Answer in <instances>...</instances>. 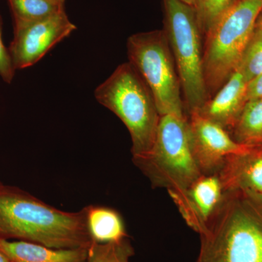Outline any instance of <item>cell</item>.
<instances>
[{"label":"cell","instance_id":"6da1fadb","mask_svg":"<svg viewBox=\"0 0 262 262\" xmlns=\"http://www.w3.org/2000/svg\"><path fill=\"white\" fill-rule=\"evenodd\" d=\"M0 238L15 239L56 249L89 248L93 239L87 206L57 209L19 188L0 184Z\"/></svg>","mask_w":262,"mask_h":262},{"label":"cell","instance_id":"7a4b0ae2","mask_svg":"<svg viewBox=\"0 0 262 262\" xmlns=\"http://www.w3.org/2000/svg\"><path fill=\"white\" fill-rule=\"evenodd\" d=\"M201 236L195 262H262V195L225 192Z\"/></svg>","mask_w":262,"mask_h":262},{"label":"cell","instance_id":"3957f363","mask_svg":"<svg viewBox=\"0 0 262 262\" xmlns=\"http://www.w3.org/2000/svg\"><path fill=\"white\" fill-rule=\"evenodd\" d=\"M95 97L127 127L133 158L151 149L161 116L149 88L130 62L118 66L96 89Z\"/></svg>","mask_w":262,"mask_h":262},{"label":"cell","instance_id":"277c9868","mask_svg":"<svg viewBox=\"0 0 262 262\" xmlns=\"http://www.w3.org/2000/svg\"><path fill=\"white\" fill-rule=\"evenodd\" d=\"M134 165L149 179L151 187L168 192L182 190L202 175L193 155L187 116L160 117L154 144Z\"/></svg>","mask_w":262,"mask_h":262},{"label":"cell","instance_id":"5b68a950","mask_svg":"<svg viewBox=\"0 0 262 262\" xmlns=\"http://www.w3.org/2000/svg\"><path fill=\"white\" fill-rule=\"evenodd\" d=\"M262 10V0H237L205 35L203 72L211 98L237 69Z\"/></svg>","mask_w":262,"mask_h":262},{"label":"cell","instance_id":"8992f818","mask_svg":"<svg viewBox=\"0 0 262 262\" xmlns=\"http://www.w3.org/2000/svg\"><path fill=\"white\" fill-rule=\"evenodd\" d=\"M166 34L188 113L209 99L203 72L202 32L192 5L180 0H163Z\"/></svg>","mask_w":262,"mask_h":262},{"label":"cell","instance_id":"52a82bcc","mask_svg":"<svg viewBox=\"0 0 262 262\" xmlns=\"http://www.w3.org/2000/svg\"><path fill=\"white\" fill-rule=\"evenodd\" d=\"M127 51L129 62L149 88L160 116H187L178 72L163 29L133 34L127 39Z\"/></svg>","mask_w":262,"mask_h":262},{"label":"cell","instance_id":"ba28073f","mask_svg":"<svg viewBox=\"0 0 262 262\" xmlns=\"http://www.w3.org/2000/svg\"><path fill=\"white\" fill-rule=\"evenodd\" d=\"M75 29L65 11L39 21L14 24V37L8 51L15 70L37 63Z\"/></svg>","mask_w":262,"mask_h":262},{"label":"cell","instance_id":"9c48e42d","mask_svg":"<svg viewBox=\"0 0 262 262\" xmlns=\"http://www.w3.org/2000/svg\"><path fill=\"white\" fill-rule=\"evenodd\" d=\"M187 117L193 155L201 173H218L229 155L245 152L253 146L243 145L232 139L229 131L194 111Z\"/></svg>","mask_w":262,"mask_h":262},{"label":"cell","instance_id":"30bf717a","mask_svg":"<svg viewBox=\"0 0 262 262\" xmlns=\"http://www.w3.org/2000/svg\"><path fill=\"white\" fill-rule=\"evenodd\" d=\"M168 193L187 225L199 234L204 232L225 196L216 173L202 174L185 189Z\"/></svg>","mask_w":262,"mask_h":262},{"label":"cell","instance_id":"8fae6325","mask_svg":"<svg viewBox=\"0 0 262 262\" xmlns=\"http://www.w3.org/2000/svg\"><path fill=\"white\" fill-rule=\"evenodd\" d=\"M247 84L242 74L234 71L220 90L195 112L230 132L248 101Z\"/></svg>","mask_w":262,"mask_h":262},{"label":"cell","instance_id":"7c38bea8","mask_svg":"<svg viewBox=\"0 0 262 262\" xmlns=\"http://www.w3.org/2000/svg\"><path fill=\"white\" fill-rule=\"evenodd\" d=\"M216 174L225 192L245 190L262 195V145L229 155Z\"/></svg>","mask_w":262,"mask_h":262},{"label":"cell","instance_id":"4fadbf2b","mask_svg":"<svg viewBox=\"0 0 262 262\" xmlns=\"http://www.w3.org/2000/svg\"><path fill=\"white\" fill-rule=\"evenodd\" d=\"M89 248L56 249L27 241L0 238V251L13 262H88Z\"/></svg>","mask_w":262,"mask_h":262},{"label":"cell","instance_id":"5bb4252c","mask_svg":"<svg viewBox=\"0 0 262 262\" xmlns=\"http://www.w3.org/2000/svg\"><path fill=\"white\" fill-rule=\"evenodd\" d=\"M87 223L94 242L106 244L127 237L121 215L112 208L87 206Z\"/></svg>","mask_w":262,"mask_h":262},{"label":"cell","instance_id":"9a60e30c","mask_svg":"<svg viewBox=\"0 0 262 262\" xmlns=\"http://www.w3.org/2000/svg\"><path fill=\"white\" fill-rule=\"evenodd\" d=\"M229 134L236 142L243 145H262V98L246 102Z\"/></svg>","mask_w":262,"mask_h":262},{"label":"cell","instance_id":"2e32d148","mask_svg":"<svg viewBox=\"0 0 262 262\" xmlns=\"http://www.w3.org/2000/svg\"><path fill=\"white\" fill-rule=\"evenodd\" d=\"M14 24L39 21L65 11L66 0H8Z\"/></svg>","mask_w":262,"mask_h":262},{"label":"cell","instance_id":"e0dca14e","mask_svg":"<svg viewBox=\"0 0 262 262\" xmlns=\"http://www.w3.org/2000/svg\"><path fill=\"white\" fill-rule=\"evenodd\" d=\"M134 249L127 237L117 242L100 244L93 241L88 262H130Z\"/></svg>","mask_w":262,"mask_h":262},{"label":"cell","instance_id":"ac0fdd59","mask_svg":"<svg viewBox=\"0 0 262 262\" xmlns=\"http://www.w3.org/2000/svg\"><path fill=\"white\" fill-rule=\"evenodd\" d=\"M236 70L247 82L262 74V29L255 27Z\"/></svg>","mask_w":262,"mask_h":262},{"label":"cell","instance_id":"d6986e66","mask_svg":"<svg viewBox=\"0 0 262 262\" xmlns=\"http://www.w3.org/2000/svg\"><path fill=\"white\" fill-rule=\"evenodd\" d=\"M237 0H194V8L203 35L214 26Z\"/></svg>","mask_w":262,"mask_h":262},{"label":"cell","instance_id":"ffe728a7","mask_svg":"<svg viewBox=\"0 0 262 262\" xmlns=\"http://www.w3.org/2000/svg\"><path fill=\"white\" fill-rule=\"evenodd\" d=\"M15 69L10 58L9 51L5 48L2 37L1 21H0V77L7 83H10L15 75Z\"/></svg>","mask_w":262,"mask_h":262},{"label":"cell","instance_id":"44dd1931","mask_svg":"<svg viewBox=\"0 0 262 262\" xmlns=\"http://www.w3.org/2000/svg\"><path fill=\"white\" fill-rule=\"evenodd\" d=\"M246 97L248 101L262 98V74L248 82Z\"/></svg>","mask_w":262,"mask_h":262},{"label":"cell","instance_id":"7402d4cb","mask_svg":"<svg viewBox=\"0 0 262 262\" xmlns=\"http://www.w3.org/2000/svg\"><path fill=\"white\" fill-rule=\"evenodd\" d=\"M256 27L262 29V10L261 13L258 15L257 20H256Z\"/></svg>","mask_w":262,"mask_h":262},{"label":"cell","instance_id":"603a6c76","mask_svg":"<svg viewBox=\"0 0 262 262\" xmlns=\"http://www.w3.org/2000/svg\"><path fill=\"white\" fill-rule=\"evenodd\" d=\"M0 262H13L10 261L9 258L7 257L6 256H5L3 253L0 251Z\"/></svg>","mask_w":262,"mask_h":262},{"label":"cell","instance_id":"cb8c5ba5","mask_svg":"<svg viewBox=\"0 0 262 262\" xmlns=\"http://www.w3.org/2000/svg\"><path fill=\"white\" fill-rule=\"evenodd\" d=\"M180 1H182V3H186V4L194 6V0H180Z\"/></svg>","mask_w":262,"mask_h":262},{"label":"cell","instance_id":"d4e9b609","mask_svg":"<svg viewBox=\"0 0 262 262\" xmlns=\"http://www.w3.org/2000/svg\"><path fill=\"white\" fill-rule=\"evenodd\" d=\"M2 184V183H1V182H0V184Z\"/></svg>","mask_w":262,"mask_h":262}]
</instances>
